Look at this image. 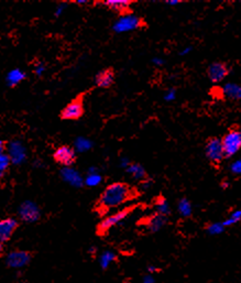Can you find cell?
Masks as SVG:
<instances>
[{
  "mask_svg": "<svg viewBox=\"0 0 241 283\" xmlns=\"http://www.w3.org/2000/svg\"><path fill=\"white\" fill-rule=\"evenodd\" d=\"M138 196L136 189L125 182H115L107 186L103 193L100 194L97 202V210L101 213L108 212L125 203L132 201Z\"/></svg>",
  "mask_w": 241,
  "mask_h": 283,
  "instance_id": "cell-1",
  "label": "cell"
},
{
  "mask_svg": "<svg viewBox=\"0 0 241 283\" xmlns=\"http://www.w3.org/2000/svg\"><path fill=\"white\" fill-rule=\"evenodd\" d=\"M137 206L138 205H132V206L125 207V208H122V210L116 212L115 214L105 217L104 220L100 222V224L97 227V233L99 235H105V234L108 233L112 227L118 225V224L124 221L125 218L128 215H129L131 212L135 211L136 208H137Z\"/></svg>",
  "mask_w": 241,
  "mask_h": 283,
  "instance_id": "cell-2",
  "label": "cell"
},
{
  "mask_svg": "<svg viewBox=\"0 0 241 283\" xmlns=\"http://www.w3.org/2000/svg\"><path fill=\"white\" fill-rule=\"evenodd\" d=\"M205 156L212 164H221L225 158L222 139L217 137H211L207 139L205 145Z\"/></svg>",
  "mask_w": 241,
  "mask_h": 283,
  "instance_id": "cell-3",
  "label": "cell"
},
{
  "mask_svg": "<svg viewBox=\"0 0 241 283\" xmlns=\"http://www.w3.org/2000/svg\"><path fill=\"white\" fill-rule=\"evenodd\" d=\"M222 145L224 149L225 158H230L235 156L241 149V136L238 129L229 130L226 135L222 138Z\"/></svg>",
  "mask_w": 241,
  "mask_h": 283,
  "instance_id": "cell-4",
  "label": "cell"
},
{
  "mask_svg": "<svg viewBox=\"0 0 241 283\" xmlns=\"http://www.w3.org/2000/svg\"><path fill=\"white\" fill-rule=\"evenodd\" d=\"M84 94L78 95L61 111L63 120H78L84 115Z\"/></svg>",
  "mask_w": 241,
  "mask_h": 283,
  "instance_id": "cell-5",
  "label": "cell"
},
{
  "mask_svg": "<svg viewBox=\"0 0 241 283\" xmlns=\"http://www.w3.org/2000/svg\"><path fill=\"white\" fill-rule=\"evenodd\" d=\"M143 26H146V22H144L142 18L133 14H128L120 18V20L115 24L114 30L117 32H126L140 29Z\"/></svg>",
  "mask_w": 241,
  "mask_h": 283,
  "instance_id": "cell-6",
  "label": "cell"
},
{
  "mask_svg": "<svg viewBox=\"0 0 241 283\" xmlns=\"http://www.w3.org/2000/svg\"><path fill=\"white\" fill-rule=\"evenodd\" d=\"M53 158L56 163L64 165V167H71L76 161V153L71 147L61 146L56 149Z\"/></svg>",
  "mask_w": 241,
  "mask_h": 283,
  "instance_id": "cell-7",
  "label": "cell"
},
{
  "mask_svg": "<svg viewBox=\"0 0 241 283\" xmlns=\"http://www.w3.org/2000/svg\"><path fill=\"white\" fill-rule=\"evenodd\" d=\"M228 67L224 62H214L207 68V76L213 83L224 81L228 75Z\"/></svg>",
  "mask_w": 241,
  "mask_h": 283,
  "instance_id": "cell-8",
  "label": "cell"
},
{
  "mask_svg": "<svg viewBox=\"0 0 241 283\" xmlns=\"http://www.w3.org/2000/svg\"><path fill=\"white\" fill-rule=\"evenodd\" d=\"M30 263V254L23 250H15L10 253L7 257V265L10 268L21 269Z\"/></svg>",
  "mask_w": 241,
  "mask_h": 283,
  "instance_id": "cell-9",
  "label": "cell"
},
{
  "mask_svg": "<svg viewBox=\"0 0 241 283\" xmlns=\"http://www.w3.org/2000/svg\"><path fill=\"white\" fill-rule=\"evenodd\" d=\"M107 8H109L114 12L119 13L121 17L131 14V3L130 0H107L104 2Z\"/></svg>",
  "mask_w": 241,
  "mask_h": 283,
  "instance_id": "cell-10",
  "label": "cell"
},
{
  "mask_svg": "<svg viewBox=\"0 0 241 283\" xmlns=\"http://www.w3.org/2000/svg\"><path fill=\"white\" fill-rule=\"evenodd\" d=\"M17 226L18 223L13 218H6V220L0 221V244L11 238Z\"/></svg>",
  "mask_w": 241,
  "mask_h": 283,
  "instance_id": "cell-11",
  "label": "cell"
},
{
  "mask_svg": "<svg viewBox=\"0 0 241 283\" xmlns=\"http://www.w3.org/2000/svg\"><path fill=\"white\" fill-rule=\"evenodd\" d=\"M115 82V72L112 68H105L100 71L95 77V83L98 87L109 88Z\"/></svg>",
  "mask_w": 241,
  "mask_h": 283,
  "instance_id": "cell-12",
  "label": "cell"
},
{
  "mask_svg": "<svg viewBox=\"0 0 241 283\" xmlns=\"http://www.w3.org/2000/svg\"><path fill=\"white\" fill-rule=\"evenodd\" d=\"M39 210L31 203H25L20 208V216L25 222H34L39 218Z\"/></svg>",
  "mask_w": 241,
  "mask_h": 283,
  "instance_id": "cell-13",
  "label": "cell"
},
{
  "mask_svg": "<svg viewBox=\"0 0 241 283\" xmlns=\"http://www.w3.org/2000/svg\"><path fill=\"white\" fill-rule=\"evenodd\" d=\"M222 90H223V95L226 96V97L229 98V99H234V100L241 99V86H240V85L229 83V84L225 85V86L222 88Z\"/></svg>",
  "mask_w": 241,
  "mask_h": 283,
  "instance_id": "cell-14",
  "label": "cell"
},
{
  "mask_svg": "<svg viewBox=\"0 0 241 283\" xmlns=\"http://www.w3.org/2000/svg\"><path fill=\"white\" fill-rule=\"evenodd\" d=\"M128 172H129L136 180L143 181V180H146V178H147L146 170H144L143 167H141V165L138 164V163L131 164L129 169H128Z\"/></svg>",
  "mask_w": 241,
  "mask_h": 283,
  "instance_id": "cell-15",
  "label": "cell"
},
{
  "mask_svg": "<svg viewBox=\"0 0 241 283\" xmlns=\"http://www.w3.org/2000/svg\"><path fill=\"white\" fill-rule=\"evenodd\" d=\"M164 223H165L164 216L158 214V215H155V216L150 218L149 223H148V226L152 232H155V231H158V229L162 227L164 225Z\"/></svg>",
  "mask_w": 241,
  "mask_h": 283,
  "instance_id": "cell-16",
  "label": "cell"
},
{
  "mask_svg": "<svg viewBox=\"0 0 241 283\" xmlns=\"http://www.w3.org/2000/svg\"><path fill=\"white\" fill-rule=\"evenodd\" d=\"M155 206H157L160 215L164 216L169 214V205L167 203V200H165L162 195L157 197V200H155Z\"/></svg>",
  "mask_w": 241,
  "mask_h": 283,
  "instance_id": "cell-17",
  "label": "cell"
},
{
  "mask_svg": "<svg viewBox=\"0 0 241 283\" xmlns=\"http://www.w3.org/2000/svg\"><path fill=\"white\" fill-rule=\"evenodd\" d=\"M179 211L180 213L183 216L187 217V216H191L192 214V206H191V203L187 201L186 199H182L179 203Z\"/></svg>",
  "mask_w": 241,
  "mask_h": 283,
  "instance_id": "cell-18",
  "label": "cell"
},
{
  "mask_svg": "<svg viewBox=\"0 0 241 283\" xmlns=\"http://www.w3.org/2000/svg\"><path fill=\"white\" fill-rule=\"evenodd\" d=\"M116 259V256L110 253V252H107V253H104L103 256H101V258H100V265L103 268H107L112 261H114Z\"/></svg>",
  "mask_w": 241,
  "mask_h": 283,
  "instance_id": "cell-19",
  "label": "cell"
},
{
  "mask_svg": "<svg viewBox=\"0 0 241 283\" xmlns=\"http://www.w3.org/2000/svg\"><path fill=\"white\" fill-rule=\"evenodd\" d=\"M22 78H23V75L20 72H12L9 76V79L11 83H18L20 79H22Z\"/></svg>",
  "mask_w": 241,
  "mask_h": 283,
  "instance_id": "cell-20",
  "label": "cell"
},
{
  "mask_svg": "<svg viewBox=\"0 0 241 283\" xmlns=\"http://www.w3.org/2000/svg\"><path fill=\"white\" fill-rule=\"evenodd\" d=\"M232 172L235 174H241V160H238L232 165Z\"/></svg>",
  "mask_w": 241,
  "mask_h": 283,
  "instance_id": "cell-21",
  "label": "cell"
},
{
  "mask_svg": "<svg viewBox=\"0 0 241 283\" xmlns=\"http://www.w3.org/2000/svg\"><path fill=\"white\" fill-rule=\"evenodd\" d=\"M99 181H100L99 176H97V175H92V176H89V178H88L87 184H88V185H96V184L99 183Z\"/></svg>",
  "mask_w": 241,
  "mask_h": 283,
  "instance_id": "cell-22",
  "label": "cell"
},
{
  "mask_svg": "<svg viewBox=\"0 0 241 283\" xmlns=\"http://www.w3.org/2000/svg\"><path fill=\"white\" fill-rule=\"evenodd\" d=\"M7 165H8V159L6 157L1 156V162H0V170H1V171L6 170Z\"/></svg>",
  "mask_w": 241,
  "mask_h": 283,
  "instance_id": "cell-23",
  "label": "cell"
},
{
  "mask_svg": "<svg viewBox=\"0 0 241 283\" xmlns=\"http://www.w3.org/2000/svg\"><path fill=\"white\" fill-rule=\"evenodd\" d=\"M208 231L211 233H219L222 231V226L221 225H212L208 227Z\"/></svg>",
  "mask_w": 241,
  "mask_h": 283,
  "instance_id": "cell-24",
  "label": "cell"
},
{
  "mask_svg": "<svg viewBox=\"0 0 241 283\" xmlns=\"http://www.w3.org/2000/svg\"><path fill=\"white\" fill-rule=\"evenodd\" d=\"M174 96H175L174 92H173V90H171V92L167 96H165V98H167V100H172L174 98Z\"/></svg>",
  "mask_w": 241,
  "mask_h": 283,
  "instance_id": "cell-25",
  "label": "cell"
},
{
  "mask_svg": "<svg viewBox=\"0 0 241 283\" xmlns=\"http://www.w3.org/2000/svg\"><path fill=\"white\" fill-rule=\"evenodd\" d=\"M3 148H4V142L3 141H0V154L3 151Z\"/></svg>",
  "mask_w": 241,
  "mask_h": 283,
  "instance_id": "cell-26",
  "label": "cell"
},
{
  "mask_svg": "<svg viewBox=\"0 0 241 283\" xmlns=\"http://www.w3.org/2000/svg\"><path fill=\"white\" fill-rule=\"evenodd\" d=\"M222 186H223V189H227L228 186H229V183H227V182H224V183H222Z\"/></svg>",
  "mask_w": 241,
  "mask_h": 283,
  "instance_id": "cell-27",
  "label": "cell"
},
{
  "mask_svg": "<svg viewBox=\"0 0 241 283\" xmlns=\"http://www.w3.org/2000/svg\"><path fill=\"white\" fill-rule=\"evenodd\" d=\"M1 254H2V245L0 244V255H1Z\"/></svg>",
  "mask_w": 241,
  "mask_h": 283,
  "instance_id": "cell-28",
  "label": "cell"
},
{
  "mask_svg": "<svg viewBox=\"0 0 241 283\" xmlns=\"http://www.w3.org/2000/svg\"><path fill=\"white\" fill-rule=\"evenodd\" d=\"M239 131H240V136H241V129H240V130H239Z\"/></svg>",
  "mask_w": 241,
  "mask_h": 283,
  "instance_id": "cell-29",
  "label": "cell"
},
{
  "mask_svg": "<svg viewBox=\"0 0 241 283\" xmlns=\"http://www.w3.org/2000/svg\"><path fill=\"white\" fill-rule=\"evenodd\" d=\"M122 283H127V282H122Z\"/></svg>",
  "mask_w": 241,
  "mask_h": 283,
  "instance_id": "cell-30",
  "label": "cell"
}]
</instances>
